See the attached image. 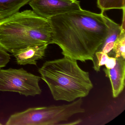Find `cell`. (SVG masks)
Instances as JSON below:
<instances>
[{
  "label": "cell",
  "mask_w": 125,
  "mask_h": 125,
  "mask_svg": "<svg viewBox=\"0 0 125 125\" xmlns=\"http://www.w3.org/2000/svg\"><path fill=\"white\" fill-rule=\"evenodd\" d=\"M2 125L1 123H0V125Z\"/></svg>",
  "instance_id": "17"
},
{
  "label": "cell",
  "mask_w": 125,
  "mask_h": 125,
  "mask_svg": "<svg viewBox=\"0 0 125 125\" xmlns=\"http://www.w3.org/2000/svg\"><path fill=\"white\" fill-rule=\"evenodd\" d=\"M52 38L48 19L33 11H18L0 19V48L13 54L31 45L52 44Z\"/></svg>",
  "instance_id": "2"
},
{
  "label": "cell",
  "mask_w": 125,
  "mask_h": 125,
  "mask_svg": "<svg viewBox=\"0 0 125 125\" xmlns=\"http://www.w3.org/2000/svg\"><path fill=\"white\" fill-rule=\"evenodd\" d=\"M116 64V58L110 57L107 63L105 65L106 68L107 69H112L114 68Z\"/></svg>",
  "instance_id": "15"
},
{
  "label": "cell",
  "mask_w": 125,
  "mask_h": 125,
  "mask_svg": "<svg viewBox=\"0 0 125 125\" xmlns=\"http://www.w3.org/2000/svg\"><path fill=\"white\" fill-rule=\"evenodd\" d=\"M104 17L109 27V31L106 38L97 52H102L108 54L112 50L115 42L120 35L122 28H125L116 24L106 16L104 15Z\"/></svg>",
  "instance_id": "9"
},
{
  "label": "cell",
  "mask_w": 125,
  "mask_h": 125,
  "mask_svg": "<svg viewBox=\"0 0 125 125\" xmlns=\"http://www.w3.org/2000/svg\"><path fill=\"white\" fill-rule=\"evenodd\" d=\"M103 71L110 80L113 97H118L125 87V59L122 57L116 58V64L114 68L110 69L104 68Z\"/></svg>",
  "instance_id": "7"
},
{
  "label": "cell",
  "mask_w": 125,
  "mask_h": 125,
  "mask_svg": "<svg viewBox=\"0 0 125 125\" xmlns=\"http://www.w3.org/2000/svg\"><path fill=\"white\" fill-rule=\"evenodd\" d=\"M52 31V42L61 48L65 57L84 62L93 61L95 53L109 31L104 13L82 10L48 19Z\"/></svg>",
  "instance_id": "1"
},
{
  "label": "cell",
  "mask_w": 125,
  "mask_h": 125,
  "mask_svg": "<svg viewBox=\"0 0 125 125\" xmlns=\"http://www.w3.org/2000/svg\"><path fill=\"white\" fill-rule=\"evenodd\" d=\"M29 3L36 14L47 19L82 9L77 0H31Z\"/></svg>",
  "instance_id": "6"
},
{
  "label": "cell",
  "mask_w": 125,
  "mask_h": 125,
  "mask_svg": "<svg viewBox=\"0 0 125 125\" xmlns=\"http://www.w3.org/2000/svg\"><path fill=\"white\" fill-rule=\"evenodd\" d=\"M82 120H77L74 121L73 122H70V123H66L64 125H75V124H79L80 123H81Z\"/></svg>",
  "instance_id": "16"
},
{
  "label": "cell",
  "mask_w": 125,
  "mask_h": 125,
  "mask_svg": "<svg viewBox=\"0 0 125 125\" xmlns=\"http://www.w3.org/2000/svg\"><path fill=\"white\" fill-rule=\"evenodd\" d=\"M110 57L108 54L102 52H96L94 54L93 60V68L97 72L100 71V68L102 66L106 65Z\"/></svg>",
  "instance_id": "13"
},
{
  "label": "cell",
  "mask_w": 125,
  "mask_h": 125,
  "mask_svg": "<svg viewBox=\"0 0 125 125\" xmlns=\"http://www.w3.org/2000/svg\"><path fill=\"white\" fill-rule=\"evenodd\" d=\"M49 44L46 43L31 45L13 54L17 62L20 65H36L37 61L42 59Z\"/></svg>",
  "instance_id": "8"
},
{
  "label": "cell",
  "mask_w": 125,
  "mask_h": 125,
  "mask_svg": "<svg viewBox=\"0 0 125 125\" xmlns=\"http://www.w3.org/2000/svg\"><path fill=\"white\" fill-rule=\"evenodd\" d=\"M80 98L68 104L30 108L10 116L6 125H61L74 115L85 112Z\"/></svg>",
  "instance_id": "4"
},
{
  "label": "cell",
  "mask_w": 125,
  "mask_h": 125,
  "mask_svg": "<svg viewBox=\"0 0 125 125\" xmlns=\"http://www.w3.org/2000/svg\"><path fill=\"white\" fill-rule=\"evenodd\" d=\"M10 56L7 52L0 48V69L5 67L9 62Z\"/></svg>",
  "instance_id": "14"
},
{
  "label": "cell",
  "mask_w": 125,
  "mask_h": 125,
  "mask_svg": "<svg viewBox=\"0 0 125 125\" xmlns=\"http://www.w3.org/2000/svg\"><path fill=\"white\" fill-rule=\"evenodd\" d=\"M31 0H0V19L17 12Z\"/></svg>",
  "instance_id": "10"
},
{
  "label": "cell",
  "mask_w": 125,
  "mask_h": 125,
  "mask_svg": "<svg viewBox=\"0 0 125 125\" xmlns=\"http://www.w3.org/2000/svg\"><path fill=\"white\" fill-rule=\"evenodd\" d=\"M41 77L23 68L0 69V91L19 93L26 96H35L42 92L39 85Z\"/></svg>",
  "instance_id": "5"
},
{
  "label": "cell",
  "mask_w": 125,
  "mask_h": 125,
  "mask_svg": "<svg viewBox=\"0 0 125 125\" xmlns=\"http://www.w3.org/2000/svg\"><path fill=\"white\" fill-rule=\"evenodd\" d=\"M97 3L101 13L111 9H125V0H97Z\"/></svg>",
  "instance_id": "11"
},
{
  "label": "cell",
  "mask_w": 125,
  "mask_h": 125,
  "mask_svg": "<svg viewBox=\"0 0 125 125\" xmlns=\"http://www.w3.org/2000/svg\"><path fill=\"white\" fill-rule=\"evenodd\" d=\"M38 71L55 101L73 102L86 97L93 88L89 72L82 70L77 60L65 56L46 61Z\"/></svg>",
  "instance_id": "3"
},
{
  "label": "cell",
  "mask_w": 125,
  "mask_h": 125,
  "mask_svg": "<svg viewBox=\"0 0 125 125\" xmlns=\"http://www.w3.org/2000/svg\"><path fill=\"white\" fill-rule=\"evenodd\" d=\"M115 57H122L125 59V28H122L121 32L115 42L112 49Z\"/></svg>",
  "instance_id": "12"
}]
</instances>
